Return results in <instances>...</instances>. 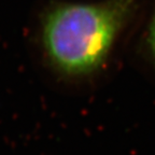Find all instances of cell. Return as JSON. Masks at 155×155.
Segmentation results:
<instances>
[{"label":"cell","instance_id":"1","mask_svg":"<svg viewBox=\"0 0 155 155\" xmlns=\"http://www.w3.org/2000/svg\"><path fill=\"white\" fill-rule=\"evenodd\" d=\"M136 11L137 0L52 2L39 16V46L61 74L88 77L106 65Z\"/></svg>","mask_w":155,"mask_h":155},{"label":"cell","instance_id":"2","mask_svg":"<svg viewBox=\"0 0 155 155\" xmlns=\"http://www.w3.org/2000/svg\"><path fill=\"white\" fill-rule=\"evenodd\" d=\"M143 44H144L145 51L148 52V55L155 63V3L147 26Z\"/></svg>","mask_w":155,"mask_h":155}]
</instances>
